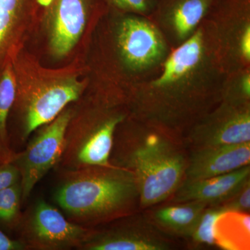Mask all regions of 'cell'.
<instances>
[{
	"label": "cell",
	"instance_id": "cell-12",
	"mask_svg": "<svg viewBox=\"0 0 250 250\" xmlns=\"http://www.w3.org/2000/svg\"><path fill=\"white\" fill-rule=\"evenodd\" d=\"M90 0H53L49 5L50 42L56 57L66 56L84 30Z\"/></svg>",
	"mask_w": 250,
	"mask_h": 250
},
{
	"label": "cell",
	"instance_id": "cell-18",
	"mask_svg": "<svg viewBox=\"0 0 250 250\" xmlns=\"http://www.w3.org/2000/svg\"><path fill=\"white\" fill-rule=\"evenodd\" d=\"M171 15L174 27L181 38L194 29L211 4L212 0H172Z\"/></svg>",
	"mask_w": 250,
	"mask_h": 250
},
{
	"label": "cell",
	"instance_id": "cell-13",
	"mask_svg": "<svg viewBox=\"0 0 250 250\" xmlns=\"http://www.w3.org/2000/svg\"><path fill=\"white\" fill-rule=\"evenodd\" d=\"M208 205L192 201L153 207L146 213L158 228L174 237L186 239L195 229L200 217Z\"/></svg>",
	"mask_w": 250,
	"mask_h": 250
},
{
	"label": "cell",
	"instance_id": "cell-15",
	"mask_svg": "<svg viewBox=\"0 0 250 250\" xmlns=\"http://www.w3.org/2000/svg\"><path fill=\"white\" fill-rule=\"evenodd\" d=\"M215 246L223 250H249L250 213L226 211L215 224Z\"/></svg>",
	"mask_w": 250,
	"mask_h": 250
},
{
	"label": "cell",
	"instance_id": "cell-10",
	"mask_svg": "<svg viewBox=\"0 0 250 250\" xmlns=\"http://www.w3.org/2000/svg\"><path fill=\"white\" fill-rule=\"evenodd\" d=\"M118 45L125 62L135 69L152 65L164 52L162 38L156 28L137 18H127L122 22Z\"/></svg>",
	"mask_w": 250,
	"mask_h": 250
},
{
	"label": "cell",
	"instance_id": "cell-7",
	"mask_svg": "<svg viewBox=\"0 0 250 250\" xmlns=\"http://www.w3.org/2000/svg\"><path fill=\"white\" fill-rule=\"evenodd\" d=\"M83 89V83L68 79L20 94L22 122L21 142H25L34 131L54 121L68 104L78 100Z\"/></svg>",
	"mask_w": 250,
	"mask_h": 250
},
{
	"label": "cell",
	"instance_id": "cell-9",
	"mask_svg": "<svg viewBox=\"0 0 250 250\" xmlns=\"http://www.w3.org/2000/svg\"><path fill=\"white\" fill-rule=\"evenodd\" d=\"M184 179L199 180L250 165V143L188 149Z\"/></svg>",
	"mask_w": 250,
	"mask_h": 250
},
{
	"label": "cell",
	"instance_id": "cell-24",
	"mask_svg": "<svg viewBox=\"0 0 250 250\" xmlns=\"http://www.w3.org/2000/svg\"><path fill=\"white\" fill-rule=\"evenodd\" d=\"M25 246L21 241L11 239L0 230V250H21Z\"/></svg>",
	"mask_w": 250,
	"mask_h": 250
},
{
	"label": "cell",
	"instance_id": "cell-8",
	"mask_svg": "<svg viewBox=\"0 0 250 250\" xmlns=\"http://www.w3.org/2000/svg\"><path fill=\"white\" fill-rule=\"evenodd\" d=\"M182 141L187 149L250 143L249 106L224 107L190 128Z\"/></svg>",
	"mask_w": 250,
	"mask_h": 250
},
{
	"label": "cell",
	"instance_id": "cell-16",
	"mask_svg": "<svg viewBox=\"0 0 250 250\" xmlns=\"http://www.w3.org/2000/svg\"><path fill=\"white\" fill-rule=\"evenodd\" d=\"M16 75L10 61L0 70V164L12 162L16 152L11 149L7 122L17 93Z\"/></svg>",
	"mask_w": 250,
	"mask_h": 250
},
{
	"label": "cell",
	"instance_id": "cell-19",
	"mask_svg": "<svg viewBox=\"0 0 250 250\" xmlns=\"http://www.w3.org/2000/svg\"><path fill=\"white\" fill-rule=\"evenodd\" d=\"M226 212L220 205L208 206L188 239L194 246H215V224L220 215Z\"/></svg>",
	"mask_w": 250,
	"mask_h": 250
},
{
	"label": "cell",
	"instance_id": "cell-1",
	"mask_svg": "<svg viewBox=\"0 0 250 250\" xmlns=\"http://www.w3.org/2000/svg\"><path fill=\"white\" fill-rule=\"evenodd\" d=\"M188 153L182 140L154 126L116 131L110 163L133 174L140 208L144 210L167 201L178 188L185 176Z\"/></svg>",
	"mask_w": 250,
	"mask_h": 250
},
{
	"label": "cell",
	"instance_id": "cell-27",
	"mask_svg": "<svg viewBox=\"0 0 250 250\" xmlns=\"http://www.w3.org/2000/svg\"><path fill=\"white\" fill-rule=\"evenodd\" d=\"M53 0H37L38 4L43 7H48L49 5L52 4Z\"/></svg>",
	"mask_w": 250,
	"mask_h": 250
},
{
	"label": "cell",
	"instance_id": "cell-5",
	"mask_svg": "<svg viewBox=\"0 0 250 250\" xmlns=\"http://www.w3.org/2000/svg\"><path fill=\"white\" fill-rule=\"evenodd\" d=\"M94 229L72 223L53 206L40 201L22 221L21 241L36 250L82 248Z\"/></svg>",
	"mask_w": 250,
	"mask_h": 250
},
{
	"label": "cell",
	"instance_id": "cell-6",
	"mask_svg": "<svg viewBox=\"0 0 250 250\" xmlns=\"http://www.w3.org/2000/svg\"><path fill=\"white\" fill-rule=\"evenodd\" d=\"M72 116L70 110L62 111L54 121L45 125L22 152L16 153L12 162L21 173L22 201L27 200L47 172L58 165Z\"/></svg>",
	"mask_w": 250,
	"mask_h": 250
},
{
	"label": "cell",
	"instance_id": "cell-22",
	"mask_svg": "<svg viewBox=\"0 0 250 250\" xmlns=\"http://www.w3.org/2000/svg\"><path fill=\"white\" fill-rule=\"evenodd\" d=\"M118 9L131 12L146 14L154 6V0H108Z\"/></svg>",
	"mask_w": 250,
	"mask_h": 250
},
{
	"label": "cell",
	"instance_id": "cell-17",
	"mask_svg": "<svg viewBox=\"0 0 250 250\" xmlns=\"http://www.w3.org/2000/svg\"><path fill=\"white\" fill-rule=\"evenodd\" d=\"M37 0H0V65L9 61L18 24L32 9ZM38 4V3H37Z\"/></svg>",
	"mask_w": 250,
	"mask_h": 250
},
{
	"label": "cell",
	"instance_id": "cell-3",
	"mask_svg": "<svg viewBox=\"0 0 250 250\" xmlns=\"http://www.w3.org/2000/svg\"><path fill=\"white\" fill-rule=\"evenodd\" d=\"M103 229H94L82 246L88 250H172L175 237L161 230L142 210L117 219Z\"/></svg>",
	"mask_w": 250,
	"mask_h": 250
},
{
	"label": "cell",
	"instance_id": "cell-2",
	"mask_svg": "<svg viewBox=\"0 0 250 250\" xmlns=\"http://www.w3.org/2000/svg\"><path fill=\"white\" fill-rule=\"evenodd\" d=\"M55 200L72 223L93 228L141 210L137 184L114 165L64 170Z\"/></svg>",
	"mask_w": 250,
	"mask_h": 250
},
{
	"label": "cell",
	"instance_id": "cell-26",
	"mask_svg": "<svg viewBox=\"0 0 250 250\" xmlns=\"http://www.w3.org/2000/svg\"><path fill=\"white\" fill-rule=\"evenodd\" d=\"M242 90L246 98H249L250 94V77H247L245 80L243 82V85H242Z\"/></svg>",
	"mask_w": 250,
	"mask_h": 250
},
{
	"label": "cell",
	"instance_id": "cell-20",
	"mask_svg": "<svg viewBox=\"0 0 250 250\" xmlns=\"http://www.w3.org/2000/svg\"><path fill=\"white\" fill-rule=\"evenodd\" d=\"M21 201V182L0 190V223L11 226L18 222Z\"/></svg>",
	"mask_w": 250,
	"mask_h": 250
},
{
	"label": "cell",
	"instance_id": "cell-11",
	"mask_svg": "<svg viewBox=\"0 0 250 250\" xmlns=\"http://www.w3.org/2000/svg\"><path fill=\"white\" fill-rule=\"evenodd\" d=\"M250 181V165L232 172L199 180L184 179L169 202L197 201L208 206L222 205Z\"/></svg>",
	"mask_w": 250,
	"mask_h": 250
},
{
	"label": "cell",
	"instance_id": "cell-21",
	"mask_svg": "<svg viewBox=\"0 0 250 250\" xmlns=\"http://www.w3.org/2000/svg\"><path fill=\"white\" fill-rule=\"evenodd\" d=\"M221 206L226 211H238L250 213V181L247 182L241 190Z\"/></svg>",
	"mask_w": 250,
	"mask_h": 250
},
{
	"label": "cell",
	"instance_id": "cell-14",
	"mask_svg": "<svg viewBox=\"0 0 250 250\" xmlns=\"http://www.w3.org/2000/svg\"><path fill=\"white\" fill-rule=\"evenodd\" d=\"M202 46L203 35L201 31H197L171 54L165 62L161 76L153 82V87L165 88L191 71L201 59Z\"/></svg>",
	"mask_w": 250,
	"mask_h": 250
},
{
	"label": "cell",
	"instance_id": "cell-4",
	"mask_svg": "<svg viewBox=\"0 0 250 250\" xmlns=\"http://www.w3.org/2000/svg\"><path fill=\"white\" fill-rule=\"evenodd\" d=\"M123 115L104 117L101 121L67 126L63 151L59 164L64 170L92 166H108L115 133L123 123Z\"/></svg>",
	"mask_w": 250,
	"mask_h": 250
},
{
	"label": "cell",
	"instance_id": "cell-25",
	"mask_svg": "<svg viewBox=\"0 0 250 250\" xmlns=\"http://www.w3.org/2000/svg\"><path fill=\"white\" fill-rule=\"evenodd\" d=\"M241 50L246 59H250V28L247 27L241 40Z\"/></svg>",
	"mask_w": 250,
	"mask_h": 250
},
{
	"label": "cell",
	"instance_id": "cell-23",
	"mask_svg": "<svg viewBox=\"0 0 250 250\" xmlns=\"http://www.w3.org/2000/svg\"><path fill=\"white\" fill-rule=\"evenodd\" d=\"M21 173L13 162L0 164V190L21 182Z\"/></svg>",
	"mask_w": 250,
	"mask_h": 250
}]
</instances>
